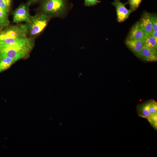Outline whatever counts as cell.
<instances>
[{
  "instance_id": "8992f818",
  "label": "cell",
  "mask_w": 157,
  "mask_h": 157,
  "mask_svg": "<svg viewBox=\"0 0 157 157\" xmlns=\"http://www.w3.org/2000/svg\"><path fill=\"white\" fill-rule=\"evenodd\" d=\"M127 3H122L120 0H114L111 3L115 7L117 20L119 22H122L126 20L133 11L131 9L126 8L125 5Z\"/></svg>"
},
{
  "instance_id": "ac0fdd59",
  "label": "cell",
  "mask_w": 157,
  "mask_h": 157,
  "mask_svg": "<svg viewBox=\"0 0 157 157\" xmlns=\"http://www.w3.org/2000/svg\"><path fill=\"white\" fill-rule=\"evenodd\" d=\"M151 20L152 24L153 31L157 32V17L156 15H151Z\"/></svg>"
},
{
  "instance_id": "5b68a950",
  "label": "cell",
  "mask_w": 157,
  "mask_h": 157,
  "mask_svg": "<svg viewBox=\"0 0 157 157\" xmlns=\"http://www.w3.org/2000/svg\"><path fill=\"white\" fill-rule=\"evenodd\" d=\"M13 22L16 23L22 22L26 23L31 16L28 7L25 4L19 6L13 11Z\"/></svg>"
},
{
  "instance_id": "603a6c76",
  "label": "cell",
  "mask_w": 157,
  "mask_h": 157,
  "mask_svg": "<svg viewBox=\"0 0 157 157\" xmlns=\"http://www.w3.org/2000/svg\"><path fill=\"white\" fill-rule=\"evenodd\" d=\"M0 30H1V29L0 28Z\"/></svg>"
},
{
  "instance_id": "4fadbf2b",
  "label": "cell",
  "mask_w": 157,
  "mask_h": 157,
  "mask_svg": "<svg viewBox=\"0 0 157 157\" xmlns=\"http://www.w3.org/2000/svg\"><path fill=\"white\" fill-rule=\"evenodd\" d=\"M8 13L0 8V28H4L9 25L10 21Z\"/></svg>"
},
{
  "instance_id": "ba28073f",
  "label": "cell",
  "mask_w": 157,
  "mask_h": 157,
  "mask_svg": "<svg viewBox=\"0 0 157 157\" xmlns=\"http://www.w3.org/2000/svg\"><path fill=\"white\" fill-rule=\"evenodd\" d=\"M138 23L147 35H151L153 31L151 15L145 13Z\"/></svg>"
},
{
  "instance_id": "9a60e30c",
  "label": "cell",
  "mask_w": 157,
  "mask_h": 157,
  "mask_svg": "<svg viewBox=\"0 0 157 157\" xmlns=\"http://www.w3.org/2000/svg\"><path fill=\"white\" fill-rule=\"evenodd\" d=\"M11 3V0H0V8L8 13Z\"/></svg>"
},
{
  "instance_id": "7402d4cb",
  "label": "cell",
  "mask_w": 157,
  "mask_h": 157,
  "mask_svg": "<svg viewBox=\"0 0 157 157\" xmlns=\"http://www.w3.org/2000/svg\"><path fill=\"white\" fill-rule=\"evenodd\" d=\"M2 72V71H1V69H0V72Z\"/></svg>"
},
{
  "instance_id": "5bb4252c",
  "label": "cell",
  "mask_w": 157,
  "mask_h": 157,
  "mask_svg": "<svg viewBox=\"0 0 157 157\" xmlns=\"http://www.w3.org/2000/svg\"><path fill=\"white\" fill-rule=\"evenodd\" d=\"M144 42L145 46L157 50V41L151 35H147Z\"/></svg>"
},
{
  "instance_id": "7c38bea8",
  "label": "cell",
  "mask_w": 157,
  "mask_h": 157,
  "mask_svg": "<svg viewBox=\"0 0 157 157\" xmlns=\"http://www.w3.org/2000/svg\"><path fill=\"white\" fill-rule=\"evenodd\" d=\"M16 60L11 58L5 56L0 57V68L3 71L8 69Z\"/></svg>"
},
{
  "instance_id": "44dd1931",
  "label": "cell",
  "mask_w": 157,
  "mask_h": 157,
  "mask_svg": "<svg viewBox=\"0 0 157 157\" xmlns=\"http://www.w3.org/2000/svg\"><path fill=\"white\" fill-rule=\"evenodd\" d=\"M38 0H31V2H34L37 1H38Z\"/></svg>"
},
{
  "instance_id": "3957f363",
  "label": "cell",
  "mask_w": 157,
  "mask_h": 157,
  "mask_svg": "<svg viewBox=\"0 0 157 157\" xmlns=\"http://www.w3.org/2000/svg\"><path fill=\"white\" fill-rule=\"evenodd\" d=\"M51 17L43 13L31 16L26 23L28 34L33 37L40 34L47 25Z\"/></svg>"
},
{
  "instance_id": "ffe728a7",
  "label": "cell",
  "mask_w": 157,
  "mask_h": 157,
  "mask_svg": "<svg viewBox=\"0 0 157 157\" xmlns=\"http://www.w3.org/2000/svg\"><path fill=\"white\" fill-rule=\"evenodd\" d=\"M151 35L157 41V32L152 31Z\"/></svg>"
},
{
  "instance_id": "d6986e66",
  "label": "cell",
  "mask_w": 157,
  "mask_h": 157,
  "mask_svg": "<svg viewBox=\"0 0 157 157\" xmlns=\"http://www.w3.org/2000/svg\"><path fill=\"white\" fill-rule=\"evenodd\" d=\"M98 0H84V4L86 6H93L100 3Z\"/></svg>"
},
{
  "instance_id": "52a82bcc",
  "label": "cell",
  "mask_w": 157,
  "mask_h": 157,
  "mask_svg": "<svg viewBox=\"0 0 157 157\" xmlns=\"http://www.w3.org/2000/svg\"><path fill=\"white\" fill-rule=\"evenodd\" d=\"M136 55L146 61L156 62L157 60V50L146 46Z\"/></svg>"
},
{
  "instance_id": "9c48e42d",
  "label": "cell",
  "mask_w": 157,
  "mask_h": 157,
  "mask_svg": "<svg viewBox=\"0 0 157 157\" xmlns=\"http://www.w3.org/2000/svg\"><path fill=\"white\" fill-rule=\"evenodd\" d=\"M147 35L145 32L140 26L138 22L132 28L128 38L144 40Z\"/></svg>"
},
{
  "instance_id": "30bf717a",
  "label": "cell",
  "mask_w": 157,
  "mask_h": 157,
  "mask_svg": "<svg viewBox=\"0 0 157 157\" xmlns=\"http://www.w3.org/2000/svg\"><path fill=\"white\" fill-rule=\"evenodd\" d=\"M126 43L128 47L135 55L139 52L145 47L144 40L128 38Z\"/></svg>"
},
{
  "instance_id": "6da1fadb",
  "label": "cell",
  "mask_w": 157,
  "mask_h": 157,
  "mask_svg": "<svg viewBox=\"0 0 157 157\" xmlns=\"http://www.w3.org/2000/svg\"><path fill=\"white\" fill-rule=\"evenodd\" d=\"M33 37L26 39L15 44H6L0 42V57H9L16 61L26 58L34 46Z\"/></svg>"
},
{
  "instance_id": "e0dca14e",
  "label": "cell",
  "mask_w": 157,
  "mask_h": 157,
  "mask_svg": "<svg viewBox=\"0 0 157 157\" xmlns=\"http://www.w3.org/2000/svg\"><path fill=\"white\" fill-rule=\"evenodd\" d=\"M130 9L133 11L135 10L139 6L142 0H128Z\"/></svg>"
},
{
  "instance_id": "2e32d148",
  "label": "cell",
  "mask_w": 157,
  "mask_h": 157,
  "mask_svg": "<svg viewBox=\"0 0 157 157\" xmlns=\"http://www.w3.org/2000/svg\"><path fill=\"white\" fill-rule=\"evenodd\" d=\"M149 111L150 114V116H157V103L154 100H151Z\"/></svg>"
},
{
  "instance_id": "7a4b0ae2",
  "label": "cell",
  "mask_w": 157,
  "mask_h": 157,
  "mask_svg": "<svg viewBox=\"0 0 157 157\" xmlns=\"http://www.w3.org/2000/svg\"><path fill=\"white\" fill-rule=\"evenodd\" d=\"M28 35L26 24L9 25L0 33V42L6 44H12L28 38Z\"/></svg>"
},
{
  "instance_id": "8fae6325",
  "label": "cell",
  "mask_w": 157,
  "mask_h": 157,
  "mask_svg": "<svg viewBox=\"0 0 157 157\" xmlns=\"http://www.w3.org/2000/svg\"><path fill=\"white\" fill-rule=\"evenodd\" d=\"M151 101V100H149L137 106L136 110L139 117L147 119L149 118L150 116L149 108Z\"/></svg>"
},
{
  "instance_id": "277c9868",
  "label": "cell",
  "mask_w": 157,
  "mask_h": 157,
  "mask_svg": "<svg viewBox=\"0 0 157 157\" xmlns=\"http://www.w3.org/2000/svg\"><path fill=\"white\" fill-rule=\"evenodd\" d=\"M43 13L51 17L60 16L66 9L65 0H43L41 6Z\"/></svg>"
}]
</instances>
